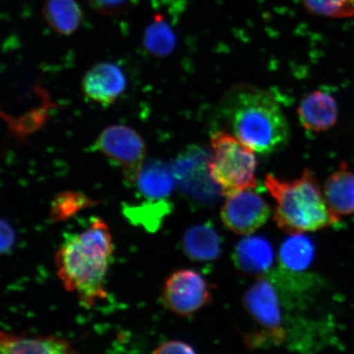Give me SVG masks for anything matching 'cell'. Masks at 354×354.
Masks as SVG:
<instances>
[{
    "mask_svg": "<svg viewBox=\"0 0 354 354\" xmlns=\"http://www.w3.org/2000/svg\"><path fill=\"white\" fill-rule=\"evenodd\" d=\"M98 203L99 201H95L82 193L62 192L53 201L50 218L55 223L66 221L78 214L80 211L98 205Z\"/></svg>",
    "mask_w": 354,
    "mask_h": 354,
    "instance_id": "20",
    "label": "cell"
},
{
    "mask_svg": "<svg viewBox=\"0 0 354 354\" xmlns=\"http://www.w3.org/2000/svg\"><path fill=\"white\" fill-rule=\"evenodd\" d=\"M126 87L127 79L121 68L109 62L93 66L82 82L86 98L102 105L113 104Z\"/></svg>",
    "mask_w": 354,
    "mask_h": 354,
    "instance_id": "10",
    "label": "cell"
},
{
    "mask_svg": "<svg viewBox=\"0 0 354 354\" xmlns=\"http://www.w3.org/2000/svg\"><path fill=\"white\" fill-rule=\"evenodd\" d=\"M96 145L106 157L120 165L127 183H136L146 156V145L138 132L127 126H110L101 131Z\"/></svg>",
    "mask_w": 354,
    "mask_h": 354,
    "instance_id": "6",
    "label": "cell"
},
{
    "mask_svg": "<svg viewBox=\"0 0 354 354\" xmlns=\"http://www.w3.org/2000/svg\"><path fill=\"white\" fill-rule=\"evenodd\" d=\"M315 248L310 239L293 236L283 242L280 250L281 263L291 271L300 272L312 264Z\"/></svg>",
    "mask_w": 354,
    "mask_h": 354,
    "instance_id": "18",
    "label": "cell"
},
{
    "mask_svg": "<svg viewBox=\"0 0 354 354\" xmlns=\"http://www.w3.org/2000/svg\"><path fill=\"white\" fill-rule=\"evenodd\" d=\"M323 194L327 205L338 216L354 214V174L342 162L325 181Z\"/></svg>",
    "mask_w": 354,
    "mask_h": 354,
    "instance_id": "15",
    "label": "cell"
},
{
    "mask_svg": "<svg viewBox=\"0 0 354 354\" xmlns=\"http://www.w3.org/2000/svg\"><path fill=\"white\" fill-rule=\"evenodd\" d=\"M162 296L168 309L176 315L187 317L211 303L212 288L194 270L180 269L167 279Z\"/></svg>",
    "mask_w": 354,
    "mask_h": 354,
    "instance_id": "7",
    "label": "cell"
},
{
    "mask_svg": "<svg viewBox=\"0 0 354 354\" xmlns=\"http://www.w3.org/2000/svg\"><path fill=\"white\" fill-rule=\"evenodd\" d=\"M196 351L187 343L180 340H170L166 343L159 345L155 348L153 353L169 354V353H196Z\"/></svg>",
    "mask_w": 354,
    "mask_h": 354,
    "instance_id": "24",
    "label": "cell"
},
{
    "mask_svg": "<svg viewBox=\"0 0 354 354\" xmlns=\"http://www.w3.org/2000/svg\"><path fill=\"white\" fill-rule=\"evenodd\" d=\"M243 304L262 329L246 336L248 346L259 348L266 344L279 345L284 342L286 331L282 327L280 304L271 283L264 278L259 279L245 292Z\"/></svg>",
    "mask_w": 354,
    "mask_h": 354,
    "instance_id": "5",
    "label": "cell"
},
{
    "mask_svg": "<svg viewBox=\"0 0 354 354\" xmlns=\"http://www.w3.org/2000/svg\"><path fill=\"white\" fill-rule=\"evenodd\" d=\"M176 178L172 167L158 159L144 163L137 179V187L150 201H165L175 188Z\"/></svg>",
    "mask_w": 354,
    "mask_h": 354,
    "instance_id": "13",
    "label": "cell"
},
{
    "mask_svg": "<svg viewBox=\"0 0 354 354\" xmlns=\"http://www.w3.org/2000/svg\"><path fill=\"white\" fill-rule=\"evenodd\" d=\"M169 211L170 206L166 201H151L148 205L129 207L126 214L133 223L142 225L150 231H153L161 224L162 220Z\"/></svg>",
    "mask_w": 354,
    "mask_h": 354,
    "instance_id": "21",
    "label": "cell"
},
{
    "mask_svg": "<svg viewBox=\"0 0 354 354\" xmlns=\"http://www.w3.org/2000/svg\"><path fill=\"white\" fill-rule=\"evenodd\" d=\"M15 231L11 225L2 220L1 221V251L2 253L11 250L15 242Z\"/></svg>",
    "mask_w": 354,
    "mask_h": 354,
    "instance_id": "25",
    "label": "cell"
},
{
    "mask_svg": "<svg viewBox=\"0 0 354 354\" xmlns=\"http://www.w3.org/2000/svg\"><path fill=\"white\" fill-rule=\"evenodd\" d=\"M42 15L48 26L62 35L76 32L83 19V12L77 0H46Z\"/></svg>",
    "mask_w": 354,
    "mask_h": 354,
    "instance_id": "17",
    "label": "cell"
},
{
    "mask_svg": "<svg viewBox=\"0 0 354 354\" xmlns=\"http://www.w3.org/2000/svg\"><path fill=\"white\" fill-rule=\"evenodd\" d=\"M307 10L313 15L330 17L354 15V0H303Z\"/></svg>",
    "mask_w": 354,
    "mask_h": 354,
    "instance_id": "22",
    "label": "cell"
},
{
    "mask_svg": "<svg viewBox=\"0 0 354 354\" xmlns=\"http://www.w3.org/2000/svg\"><path fill=\"white\" fill-rule=\"evenodd\" d=\"M233 259L237 268L243 272L258 275L271 268L274 252L271 243L265 238L247 237L234 248Z\"/></svg>",
    "mask_w": 354,
    "mask_h": 354,
    "instance_id": "14",
    "label": "cell"
},
{
    "mask_svg": "<svg viewBox=\"0 0 354 354\" xmlns=\"http://www.w3.org/2000/svg\"><path fill=\"white\" fill-rule=\"evenodd\" d=\"M209 171L221 194H232L256 187L258 162L254 150L233 134L216 131L211 136Z\"/></svg>",
    "mask_w": 354,
    "mask_h": 354,
    "instance_id": "4",
    "label": "cell"
},
{
    "mask_svg": "<svg viewBox=\"0 0 354 354\" xmlns=\"http://www.w3.org/2000/svg\"><path fill=\"white\" fill-rule=\"evenodd\" d=\"M112 234L103 219L95 218L80 234L66 236L55 254L57 277L65 290L86 308L105 299V278L112 262Z\"/></svg>",
    "mask_w": 354,
    "mask_h": 354,
    "instance_id": "1",
    "label": "cell"
},
{
    "mask_svg": "<svg viewBox=\"0 0 354 354\" xmlns=\"http://www.w3.org/2000/svg\"><path fill=\"white\" fill-rule=\"evenodd\" d=\"M88 6L98 15L120 17L129 12L138 0H87Z\"/></svg>",
    "mask_w": 354,
    "mask_h": 354,
    "instance_id": "23",
    "label": "cell"
},
{
    "mask_svg": "<svg viewBox=\"0 0 354 354\" xmlns=\"http://www.w3.org/2000/svg\"><path fill=\"white\" fill-rule=\"evenodd\" d=\"M176 183L185 196L199 205H211L218 201L221 189L207 171L209 163L197 152L188 151L172 165Z\"/></svg>",
    "mask_w": 354,
    "mask_h": 354,
    "instance_id": "9",
    "label": "cell"
},
{
    "mask_svg": "<svg viewBox=\"0 0 354 354\" xmlns=\"http://www.w3.org/2000/svg\"><path fill=\"white\" fill-rule=\"evenodd\" d=\"M143 44L150 55L158 57H166L174 50L176 35L171 26L158 15L152 24L145 30Z\"/></svg>",
    "mask_w": 354,
    "mask_h": 354,
    "instance_id": "19",
    "label": "cell"
},
{
    "mask_svg": "<svg viewBox=\"0 0 354 354\" xmlns=\"http://www.w3.org/2000/svg\"><path fill=\"white\" fill-rule=\"evenodd\" d=\"M0 352L3 354L77 353L68 340L55 335L30 336L1 332Z\"/></svg>",
    "mask_w": 354,
    "mask_h": 354,
    "instance_id": "12",
    "label": "cell"
},
{
    "mask_svg": "<svg viewBox=\"0 0 354 354\" xmlns=\"http://www.w3.org/2000/svg\"><path fill=\"white\" fill-rule=\"evenodd\" d=\"M183 250L190 260L198 263L212 262L221 253V239L211 223L189 228L183 241Z\"/></svg>",
    "mask_w": 354,
    "mask_h": 354,
    "instance_id": "16",
    "label": "cell"
},
{
    "mask_svg": "<svg viewBox=\"0 0 354 354\" xmlns=\"http://www.w3.org/2000/svg\"><path fill=\"white\" fill-rule=\"evenodd\" d=\"M227 115L232 134L256 153H276L289 140V123L268 91L250 86L236 88L227 102Z\"/></svg>",
    "mask_w": 354,
    "mask_h": 354,
    "instance_id": "2",
    "label": "cell"
},
{
    "mask_svg": "<svg viewBox=\"0 0 354 354\" xmlns=\"http://www.w3.org/2000/svg\"><path fill=\"white\" fill-rule=\"evenodd\" d=\"M338 114V104L334 97L322 91L305 96L298 109L301 125L313 132L330 129L337 122Z\"/></svg>",
    "mask_w": 354,
    "mask_h": 354,
    "instance_id": "11",
    "label": "cell"
},
{
    "mask_svg": "<svg viewBox=\"0 0 354 354\" xmlns=\"http://www.w3.org/2000/svg\"><path fill=\"white\" fill-rule=\"evenodd\" d=\"M227 197L221 211V218L234 233L242 236L254 233L271 215L268 203L252 189Z\"/></svg>",
    "mask_w": 354,
    "mask_h": 354,
    "instance_id": "8",
    "label": "cell"
},
{
    "mask_svg": "<svg viewBox=\"0 0 354 354\" xmlns=\"http://www.w3.org/2000/svg\"><path fill=\"white\" fill-rule=\"evenodd\" d=\"M264 184L275 199L274 220L288 234L317 232L331 227L339 216L331 211L315 176L305 169L294 180L266 176Z\"/></svg>",
    "mask_w": 354,
    "mask_h": 354,
    "instance_id": "3",
    "label": "cell"
}]
</instances>
